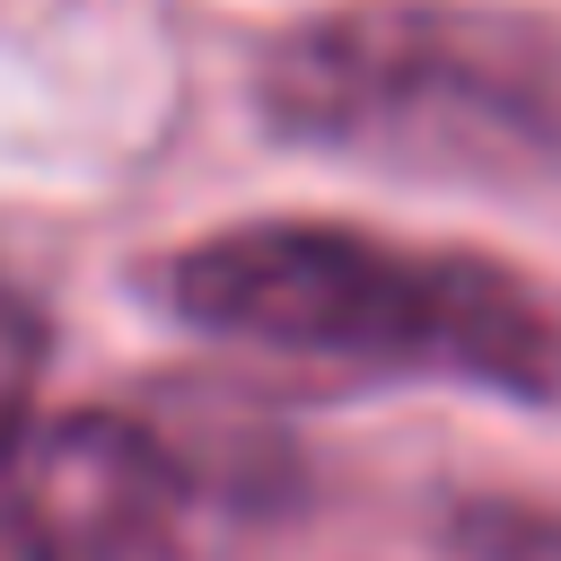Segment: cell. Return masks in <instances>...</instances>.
I'll return each mask as SVG.
<instances>
[{"label":"cell","mask_w":561,"mask_h":561,"mask_svg":"<svg viewBox=\"0 0 561 561\" xmlns=\"http://www.w3.org/2000/svg\"><path fill=\"white\" fill-rule=\"evenodd\" d=\"M149 298L219 342L561 403V307L491 254L351 219H237L167 245L149 263Z\"/></svg>","instance_id":"obj_1"},{"label":"cell","mask_w":561,"mask_h":561,"mask_svg":"<svg viewBox=\"0 0 561 561\" xmlns=\"http://www.w3.org/2000/svg\"><path fill=\"white\" fill-rule=\"evenodd\" d=\"M254 114L316 158L421 184H561V9L333 0L263 35Z\"/></svg>","instance_id":"obj_2"},{"label":"cell","mask_w":561,"mask_h":561,"mask_svg":"<svg viewBox=\"0 0 561 561\" xmlns=\"http://www.w3.org/2000/svg\"><path fill=\"white\" fill-rule=\"evenodd\" d=\"M0 482L35 561H167L193 473L131 412H9Z\"/></svg>","instance_id":"obj_3"},{"label":"cell","mask_w":561,"mask_h":561,"mask_svg":"<svg viewBox=\"0 0 561 561\" xmlns=\"http://www.w3.org/2000/svg\"><path fill=\"white\" fill-rule=\"evenodd\" d=\"M447 543H465L473 561H561V508H535V500H465L447 517Z\"/></svg>","instance_id":"obj_4"}]
</instances>
